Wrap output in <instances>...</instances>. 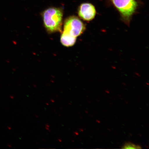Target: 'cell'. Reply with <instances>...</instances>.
<instances>
[{"label":"cell","instance_id":"obj_1","mask_svg":"<svg viewBox=\"0 0 149 149\" xmlns=\"http://www.w3.org/2000/svg\"><path fill=\"white\" fill-rule=\"evenodd\" d=\"M63 15V9L55 7H50L42 13L44 27L48 33L61 31Z\"/></svg>","mask_w":149,"mask_h":149},{"label":"cell","instance_id":"obj_2","mask_svg":"<svg viewBox=\"0 0 149 149\" xmlns=\"http://www.w3.org/2000/svg\"><path fill=\"white\" fill-rule=\"evenodd\" d=\"M112 3L120 12L122 19L129 24L133 15L137 8L135 0H111Z\"/></svg>","mask_w":149,"mask_h":149},{"label":"cell","instance_id":"obj_3","mask_svg":"<svg viewBox=\"0 0 149 149\" xmlns=\"http://www.w3.org/2000/svg\"><path fill=\"white\" fill-rule=\"evenodd\" d=\"M63 32L74 37L80 36L84 32L86 26L79 18L72 16L65 20Z\"/></svg>","mask_w":149,"mask_h":149},{"label":"cell","instance_id":"obj_4","mask_svg":"<svg viewBox=\"0 0 149 149\" xmlns=\"http://www.w3.org/2000/svg\"><path fill=\"white\" fill-rule=\"evenodd\" d=\"M78 13L81 19L86 21H90L95 18L96 14L95 8L92 3H83L78 8Z\"/></svg>","mask_w":149,"mask_h":149},{"label":"cell","instance_id":"obj_5","mask_svg":"<svg viewBox=\"0 0 149 149\" xmlns=\"http://www.w3.org/2000/svg\"><path fill=\"white\" fill-rule=\"evenodd\" d=\"M76 41V37L67 34L63 31L61 34V44L67 47L73 46Z\"/></svg>","mask_w":149,"mask_h":149},{"label":"cell","instance_id":"obj_6","mask_svg":"<svg viewBox=\"0 0 149 149\" xmlns=\"http://www.w3.org/2000/svg\"><path fill=\"white\" fill-rule=\"evenodd\" d=\"M122 148L124 149H137L141 148V147L133 144V143H126L124 145L123 147Z\"/></svg>","mask_w":149,"mask_h":149}]
</instances>
